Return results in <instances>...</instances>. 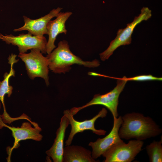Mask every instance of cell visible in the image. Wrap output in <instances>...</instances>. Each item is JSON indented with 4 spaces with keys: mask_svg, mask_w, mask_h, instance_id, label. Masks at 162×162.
Masks as SVG:
<instances>
[{
    "mask_svg": "<svg viewBox=\"0 0 162 162\" xmlns=\"http://www.w3.org/2000/svg\"><path fill=\"white\" fill-rule=\"evenodd\" d=\"M107 111L106 109L103 108L98 113L92 118L83 121H78L74 118L70 110H67L64 111V116L68 119L69 124L71 125V129L68 139L65 142V146L70 145L74 136L77 133L82 132L86 130H91L96 135H104L106 131L104 130H98L95 128L94 123L99 118H104L107 115Z\"/></svg>",
    "mask_w": 162,
    "mask_h": 162,
    "instance_id": "9c48e42d",
    "label": "cell"
},
{
    "mask_svg": "<svg viewBox=\"0 0 162 162\" xmlns=\"http://www.w3.org/2000/svg\"><path fill=\"white\" fill-rule=\"evenodd\" d=\"M125 79L127 81H144L149 80L161 81L162 80V77H155L151 74L140 75L129 78H127L126 77Z\"/></svg>",
    "mask_w": 162,
    "mask_h": 162,
    "instance_id": "e0dca14e",
    "label": "cell"
},
{
    "mask_svg": "<svg viewBox=\"0 0 162 162\" xmlns=\"http://www.w3.org/2000/svg\"><path fill=\"white\" fill-rule=\"evenodd\" d=\"M2 105V103H1V101H0V109H1Z\"/></svg>",
    "mask_w": 162,
    "mask_h": 162,
    "instance_id": "ac0fdd59",
    "label": "cell"
},
{
    "mask_svg": "<svg viewBox=\"0 0 162 162\" xmlns=\"http://www.w3.org/2000/svg\"><path fill=\"white\" fill-rule=\"evenodd\" d=\"M0 40L8 44L16 46L20 53H24L28 50L36 49L43 54L46 53L47 40L44 36H32L29 32L15 36L11 34L4 35L0 33Z\"/></svg>",
    "mask_w": 162,
    "mask_h": 162,
    "instance_id": "ba28073f",
    "label": "cell"
},
{
    "mask_svg": "<svg viewBox=\"0 0 162 162\" xmlns=\"http://www.w3.org/2000/svg\"><path fill=\"white\" fill-rule=\"evenodd\" d=\"M30 53H19L18 56L24 63L27 74L34 80L36 77L42 78L47 86L49 85L48 61L39 50L33 49Z\"/></svg>",
    "mask_w": 162,
    "mask_h": 162,
    "instance_id": "5b68a950",
    "label": "cell"
},
{
    "mask_svg": "<svg viewBox=\"0 0 162 162\" xmlns=\"http://www.w3.org/2000/svg\"><path fill=\"white\" fill-rule=\"evenodd\" d=\"M112 128L108 134L102 138H98L95 142H90L88 145L91 147L92 156L94 159L100 157L114 145L123 141L119 137L118 131L122 122V116L113 118Z\"/></svg>",
    "mask_w": 162,
    "mask_h": 162,
    "instance_id": "30bf717a",
    "label": "cell"
},
{
    "mask_svg": "<svg viewBox=\"0 0 162 162\" xmlns=\"http://www.w3.org/2000/svg\"><path fill=\"white\" fill-rule=\"evenodd\" d=\"M92 156V152L82 146L70 145L64 148L62 162H98Z\"/></svg>",
    "mask_w": 162,
    "mask_h": 162,
    "instance_id": "9a60e30c",
    "label": "cell"
},
{
    "mask_svg": "<svg viewBox=\"0 0 162 162\" xmlns=\"http://www.w3.org/2000/svg\"><path fill=\"white\" fill-rule=\"evenodd\" d=\"M162 140L153 141L146 147V152L151 162H162Z\"/></svg>",
    "mask_w": 162,
    "mask_h": 162,
    "instance_id": "2e32d148",
    "label": "cell"
},
{
    "mask_svg": "<svg viewBox=\"0 0 162 162\" xmlns=\"http://www.w3.org/2000/svg\"><path fill=\"white\" fill-rule=\"evenodd\" d=\"M47 57L49 69L55 74H65L71 68L74 64L83 65L89 68L100 65L97 59L92 61H84L71 51L68 42L65 40L60 41L57 48L48 54Z\"/></svg>",
    "mask_w": 162,
    "mask_h": 162,
    "instance_id": "7a4b0ae2",
    "label": "cell"
},
{
    "mask_svg": "<svg viewBox=\"0 0 162 162\" xmlns=\"http://www.w3.org/2000/svg\"><path fill=\"white\" fill-rule=\"evenodd\" d=\"M144 142L130 140L127 143L124 141L117 143L106 151L102 156L104 162H131L142 150Z\"/></svg>",
    "mask_w": 162,
    "mask_h": 162,
    "instance_id": "8992f818",
    "label": "cell"
},
{
    "mask_svg": "<svg viewBox=\"0 0 162 162\" xmlns=\"http://www.w3.org/2000/svg\"><path fill=\"white\" fill-rule=\"evenodd\" d=\"M122 122L118 134L121 139L143 141L160 134L162 129L151 117L132 112L122 117Z\"/></svg>",
    "mask_w": 162,
    "mask_h": 162,
    "instance_id": "6da1fadb",
    "label": "cell"
},
{
    "mask_svg": "<svg viewBox=\"0 0 162 162\" xmlns=\"http://www.w3.org/2000/svg\"><path fill=\"white\" fill-rule=\"evenodd\" d=\"M71 12H60L54 20H50L47 25V34L49 38L46 45V53L49 54L56 46L55 41L58 35L61 33L66 34L67 30L66 29L65 22L72 14Z\"/></svg>",
    "mask_w": 162,
    "mask_h": 162,
    "instance_id": "7c38bea8",
    "label": "cell"
},
{
    "mask_svg": "<svg viewBox=\"0 0 162 162\" xmlns=\"http://www.w3.org/2000/svg\"><path fill=\"white\" fill-rule=\"evenodd\" d=\"M69 124L68 118L63 115L56 131L54 142L50 148L46 152L47 156L51 158L54 162H62L65 132Z\"/></svg>",
    "mask_w": 162,
    "mask_h": 162,
    "instance_id": "5bb4252c",
    "label": "cell"
},
{
    "mask_svg": "<svg viewBox=\"0 0 162 162\" xmlns=\"http://www.w3.org/2000/svg\"><path fill=\"white\" fill-rule=\"evenodd\" d=\"M16 55L11 54L8 58V63L10 64V69L9 73L5 72L4 75L3 80L0 81V101L3 108V112L1 117L5 123L10 122L12 119L6 111L4 102V98L6 94L10 97L12 93L13 88L9 85V79L11 76H15V71L13 68L14 64L17 62L18 60L16 59Z\"/></svg>",
    "mask_w": 162,
    "mask_h": 162,
    "instance_id": "4fadbf2b",
    "label": "cell"
},
{
    "mask_svg": "<svg viewBox=\"0 0 162 162\" xmlns=\"http://www.w3.org/2000/svg\"><path fill=\"white\" fill-rule=\"evenodd\" d=\"M152 16V11L148 8L143 7L142 8L140 14L135 17L132 22L128 23L125 28L118 30L116 38L111 41L109 47L100 54L101 59L103 61L108 59L119 46L130 44L131 36L136 26L142 21L149 19Z\"/></svg>",
    "mask_w": 162,
    "mask_h": 162,
    "instance_id": "3957f363",
    "label": "cell"
},
{
    "mask_svg": "<svg viewBox=\"0 0 162 162\" xmlns=\"http://www.w3.org/2000/svg\"><path fill=\"white\" fill-rule=\"evenodd\" d=\"M5 127L9 129L12 132V135L14 139V142L11 147H8L7 150L8 157V161H10L12 151L17 148L20 145L19 142L21 140H32L37 141H41L43 136L40 134L41 128L37 123L29 121L23 122L20 127H16L8 125L2 121L0 115V129Z\"/></svg>",
    "mask_w": 162,
    "mask_h": 162,
    "instance_id": "52a82bcc",
    "label": "cell"
},
{
    "mask_svg": "<svg viewBox=\"0 0 162 162\" xmlns=\"http://www.w3.org/2000/svg\"><path fill=\"white\" fill-rule=\"evenodd\" d=\"M62 8L58 7L53 9L48 14L38 19H31L24 16V24L22 27L15 29L14 32L27 30L32 35L39 36L47 34L46 27L48 22L54 17H56Z\"/></svg>",
    "mask_w": 162,
    "mask_h": 162,
    "instance_id": "8fae6325",
    "label": "cell"
},
{
    "mask_svg": "<svg viewBox=\"0 0 162 162\" xmlns=\"http://www.w3.org/2000/svg\"><path fill=\"white\" fill-rule=\"evenodd\" d=\"M109 77L117 80V85L116 87L113 90L104 94L94 95L90 101L83 106L71 108L70 111L74 116L80 110L87 107L100 105L104 106L108 109L112 113L113 118L118 117V114L117 108L119 97L127 81L125 79V76L122 78Z\"/></svg>",
    "mask_w": 162,
    "mask_h": 162,
    "instance_id": "277c9868",
    "label": "cell"
}]
</instances>
